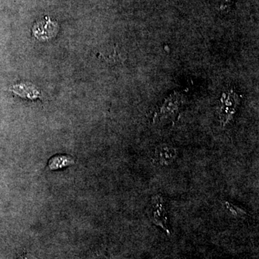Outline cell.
Segmentation results:
<instances>
[{
	"label": "cell",
	"instance_id": "6da1fadb",
	"mask_svg": "<svg viewBox=\"0 0 259 259\" xmlns=\"http://www.w3.org/2000/svg\"><path fill=\"white\" fill-rule=\"evenodd\" d=\"M58 30L57 23L51 20L50 18H46L45 20L35 24L32 28V34L38 40H46L55 36Z\"/></svg>",
	"mask_w": 259,
	"mask_h": 259
},
{
	"label": "cell",
	"instance_id": "7a4b0ae2",
	"mask_svg": "<svg viewBox=\"0 0 259 259\" xmlns=\"http://www.w3.org/2000/svg\"><path fill=\"white\" fill-rule=\"evenodd\" d=\"M74 163V158L69 155H55L49 159L48 162V167L51 171H56L65 167L71 166Z\"/></svg>",
	"mask_w": 259,
	"mask_h": 259
},
{
	"label": "cell",
	"instance_id": "3957f363",
	"mask_svg": "<svg viewBox=\"0 0 259 259\" xmlns=\"http://www.w3.org/2000/svg\"><path fill=\"white\" fill-rule=\"evenodd\" d=\"M22 259H35L34 258H32L31 256H27V255H23V258Z\"/></svg>",
	"mask_w": 259,
	"mask_h": 259
}]
</instances>
